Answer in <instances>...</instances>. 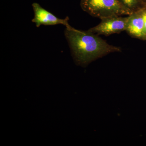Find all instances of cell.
Instances as JSON below:
<instances>
[{
    "label": "cell",
    "instance_id": "9c48e42d",
    "mask_svg": "<svg viewBox=\"0 0 146 146\" xmlns=\"http://www.w3.org/2000/svg\"><path fill=\"white\" fill-rule=\"evenodd\" d=\"M145 40H146V38H145Z\"/></svg>",
    "mask_w": 146,
    "mask_h": 146
},
{
    "label": "cell",
    "instance_id": "52a82bcc",
    "mask_svg": "<svg viewBox=\"0 0 146 146\" xmlns=\"http://www.w3.org/2000/svg\"><path fill=\"white\" fill-rule=\"evenodd\" d=\"M141 9L144 21L143 39V40H145L146 38V7L144 6Z\"/></svg>",
    "mask_w": 146,
    "mask_h": 146
},
{
    "label": "cell",
    "instance_id": "8992f818",
    "mask_svg": "<svg viewBox=\"0 0 146 146\" xmlns=\"http://www.w3.org/2000/svg\"><path fill=\"white\" fill-rule=\"evenodd\" d=\"M127 8L133 12L143 8L145 5L142 0H119Z\"/></svg>",
    "mask_w": 146,
    "mask_h": 146
},
{
    "label": "cell",
    "instance_id": "5b68a950",
    "mask_svg": "<svg viewBox=\"0 0 146 146\" xmlns=\"http://www.w3.org/2000/svg\"><path fill=\"white\" fill-rule=\"evenodd\" d=\"M141 9L129 16L126 31L132 37L143 39L144 21Z\"/></svg>",
    "mask_w": 146,
    "mask_h": 146
},
{
    "label": "cell",
    "instance_id": "7a4b0ae2",
    "mask_svg": "<svg viewBox=\"0 0 146 146\" xmlns=\"http://www.w3.org/2000/svg\"><path fill=\"white\" fill-rule=\"evenodd\" d=\"M80 5L84 11L100 19L112 16H130L134 12L119 0H81Z\"/></svg>",
    "mask_w": 146,
    "mask_h": 146
},
{
    "label": "cell",
    "instance_id": "6da1fadb",
    "mask_svg": "<svg viewBox=\"0 0 146 146\" xmlns=\"http://www.w3.org/2000/svg\"><path fill=\"white\" fill-rule=\"evenodd\" d=\"M65 35L76 65L85 67L95 60L111 53L121 52L119 47L109 44L97 35L70 26Z\"/></svg>",
    "mask_w": 146,
    "mask_h": 146
},
{
    "label": "cell",
    "instance_id": "3957f363",
    "mask_svg": "<svg viewBox=\"0 0 146 146\" xmlns=\"http://www.w3.org/2000/svg\"><path fill=\"white\" fill-rule=\"evenodd\" d=\"M129 16H112L101 19V22L96 26L88 30V31L97 35L108 36L126 31Z\"/></svg>",
    "mask_w": 146,
    "mask_h": 146
},
{
    "label": "cell",
    "instance_id": "30bf717a",
    "mask_svg": "<svg viewBox=\"0 0 146 146\" xmlns=\"http://www.w3.org/2000/svg\"><path fill=\"white\" fill-rule=\"evenodd\" d=\"M145 6H146V5H145Z\"/></svg>",
    "mask_w": 146,
    "mask_h": 146
},
{
    "label": "cell",
    "instance_id": "ba28073f",
    "mask_svg": "<svg viewBox=\"0 0 146 146\" xmlns=\"http://www.w3.org/2000/svg\"><path fill=\"white\" fill-rule=\"evenodd\" d=\"M143 2L144 5H145V6L146 5V0H142Z\"/></svg>",
    "mask_w": 146,
    "mask_h": 146
},
{
    "label": "cell",
    "instance_id": "277c9868",
    "mask_svg": "<svg viewBox=\"0 0 146 146\" xmlns=\"http://www.w3.org/2000/svg\"><path fill=\"white\" fill-rule=\"evenodd\" d=\"M32 7L34 11V17L32 21L35 24L37 27H39L42 25H62L65 26L66 27L70 26L68 23L69 18L68 17L65 19L58 18L52 13L43 8L38 3H33Z\"/></svg>",
    "mask_w": 146,
    "mask_h": 146
}]
</instances>
